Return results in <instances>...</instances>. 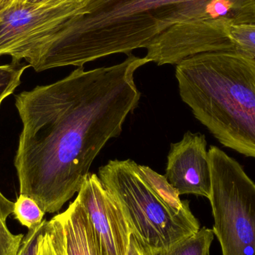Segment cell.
<instances>
[{"label":"cell","instance_id":"cell-18","mask_svg":"<svg viewBox=\"0 0 255 255\" xmlns=\"http://www.w3.org/2000/svg\"><path fill=\"white\" fill-rule=\"evenodd\" d=\"M127 255H154L142 241H139L133 234H130Z\"/></svg>","mask_w":255,"mask_h":255},{"label":"cell","instance_id":"cell-2","mask_svg":"<svg viewBox=\"0 0 255 255\" xmlns=\"http://www.w3.org/2000/svg\"><path fill=\"white\" fill-rule=\"evenodd\" d=\"M211 0H89L64 22L48 48L52 68L148 47L178 24L198 22Z\"/></svg>","mask_w":255,"mask_h":255},{"label":"cell","instance_id":"cell-9","mask_svg":"<svg viewBox=\"0 0 255 255\" xmlns=\"http://www.w3.org/2000/svg\"><path fill=\"white\" fill-rule=\"evenodd\" d=\"M165 176L180 196L192 194L209 199L211 174L205 135L187 131L181 141L171 144Z\"/></svg>","mask_w":255,"mask_h":255},{"label":"cell","instance_id":"cell-12","mask_svg":"<svg viewBox=\"0 0 255 255\" xmlns=\"http://www.w3.org/2000/svg\"><path fill=\"white\" fill-rule=\"evenodd\" d=\"M214 238L213 229L202 228L154 255H209Z\"/></svg>","mask_w":255,"mask_h":255},{"label":"cell","instance_id":"cell-7","mask_svg":"<svg viewBox=\"0 0 255 255\" xmlns=\"http://www.w3.org/2000/svg\"><path fill=\"white\" fill-rule=\"evenodd\" d=\"M76 199L91 222L99 254L127 255L130 229L100 177L89 172Z\"/></svg>","mask_w":255,"mask_h":255},{"label":"cell","instance_id":"cell-11","mask_svg":"<svg viewBox=\"0 0 255 255\" xmlns=\"http://www.w3.org/2000/svg\"><path fill=\"white\" fill-rule=\"evenodd\" d=\"M137 170L142 179L169 209L181 217L194 218L188 201L181 200L179 193L169 184L165 175H160L144 165L138 164Z\"/></svg>","mask_w":255,"mask_h":255},{"label":"cell","instance_id":"cell-3","mask_svg":"<svg viewBox=\"0 0 255 255\" xmlns=\"http://www.w3.org/2000/svg\"><path fill=\"white\" fill-rule=\"evenodd\" d=\"M181 100L224 146L255 158V61L235 50L176 64Z\"/></svg>","mask_w":255,"mask_h":255},{"label":"cell","instance_id":"cell-15","mask_svg":"<svg viewBox=\"0 0 255 255\" xmlns=\"http://www.w3.org/2000/svg\"><path fill=\"white\" fill-rule=\"evenodd\" d=\"M45 214L34 199L25 195L19 194L14 202V218L28 230L39 226L43 221Z\"/></svg>","mask_w":255,"mask_h":255},{"label":"cell","instance_id":"cell-17","mask_svg":"<svg viewBox=\"0 0 255 255\" xmlns=\"http://www.w3.org/2000/svg\"><path fill=\"white\" fill-rule=\"evenodd\" d=\"M46 220H43L37 227L29 229L24 236L16 255H37L40 237L46 230Z\"/></svg>","mask_w":255,"mask_h":255},{"label":"cell","instance_id":"cell-5","mask_svg":"<svg viewBox=\"0 0 255 255\" xmlns=\"http://www.w3.org/2000/svg\"><path fill=\"white\" fill-rule=\"evenodd\" d=\"M214 226L223 255H255V184L218 147L208 150Z\"/></svg>","mask_w":255,"mask_h":255},{"label":"cell","instance_id":"cell-8","mask_svg":"<svg viewBox=\"0 0 255 255\" xmlns=\"http://www.w3.org/2000/svg\"><path fill=\"white\" fill-rule=\"evenodd\" d=\"M145 58L158 66L178 64L204 52L235 50L226 25L208 22L178 24L157 36L146 48Z\"/></svg>","mask_w":255,"mask_h":255},{"label":"cell","instance_id":"cell-4","mask_svg":"<svg viewBox=\"0 0 255 255\" xmlns=\"http://www.w3.org/2000/svg\"><path fill=\"white\" fill-rule=\"evenodd\" d=\"M137 163L112 160L100 167L99 175L127 220L130 233L157 254L196 233V217L185 218L169 209L142 179Z\"/></svg>","mask_w":255,"mask_h":255},{"label":"cell","instance_id":"cell-6","mask_svg":"<svg viewBox=\"0 0 255 255\" xmlns=\"http://www.w3.org/2000/svg\"><path fill=\"white\" fill-rule=\"evenodd\" d=\"M89 0L48 6L24 3L0 12V57L29 64L59 28L85 7Z\"/></svg>","mask_w":255,"mask_h":255},{"label":"cell","instance_id":"cell-21","mask_svg":"<svg viewBox=\"0 0 255 255\" xmlns=\"http://www.w3.org/2000/svg\"><path fill=\"white\" fill-rule=\"evenodd\" d=\"M28 1V0H0V12L15 4H24Z\"/></svg>","mask_w":255,"mask_h":255},{"label":"cell","instance_id":"cell-10","mask_svg":"<svg viewBox=\"0 0 255 255\" xmlns=\"http://www.w3.org/2000/svg\"><path fill=\"white\" fill-rule=\"evenodd\" d=\"M46 229L57 255H100L91 222L77 199L47 221Z\"/></svg>","mask_w":255,"mask_h":255},{"label":"cell","instance_id":"cell-1","mask_svg":"<svg viewBox=\"0 0 255 255\" xmlns=\"http://www.w3.org/2000/svg\"><path fill=\"white\" fill-rule=\"evenodd\" d=\"M148 63L130 54L116 65L79 67L15 97L22 124L14 158L21 195L53 214L79 191L94 159L137 107L134 73Z\"/></svg>","mask_w":255,"mask_h":255},{"label":"cell","instance_id":"cell-20","mask_svg":"<svg viewBox=\"0 0 255 255\" xmlns=\"http://www.w3.org/2000/svg\"><path fill=\"white\" fill-rule=\"evenodd\" d=\"M79 1H84V0H28L26 3L39 4V5L54 6Z\"/></svg>","mask_w":255,"mask_h":255},{"label":"cell","instance_id":"cell-19","mask_svg":"<svg viewBox=\"0 0 255 255\" xmlns=\"http://www.w3.org/2000/svg\"><path fill=\"white\" fill-rule=\"evenodd\" d=\"M37 255H57L52 244V238L46 227V230L43 232L39 241Z\"/></svg>","mask_w":255,"mask_h":255},{"label":"cell","instance_id":"cell-13","mask_svg":"<svg viewBox=\"0 0 255 255\" xmlns=\"http://www.w3.org/2000/svg\"><path fill=\"white\" fill-rule=\"evenodd\" d=\"M14 202L0 191V255H16L24 235H13L7 228V220L13 214Z\"/></svg>","mask_w":255,"mask_h":255},{"label":"cell","instance_id":"cell-16","mask_svg":"<svg viewBox=\"0 0 255 255\" xmlns=\"http://www.w3.org/2000/svg\"><path fill=\"white\" fill-rule=\"evenodd\" d=\"M28 67V64L13 62L0 65V107L3 100L20 85L21 76Z\"/></svg>","mask_w":255,"mask_h":255},{"label":"cell","instance_id":"cell-14","mask_svg":"<svg viewBox=\"0 0 255 255\" xmlns=\"http://www.w3.org/2000/svg\"><path fill=\"white\" fill-rule=\"evenodd\" d=\"M226 32L238 53L255 61V23L227 25Z\"/></svg>","mask_w":255,"mask_h":255}]
</instances>
